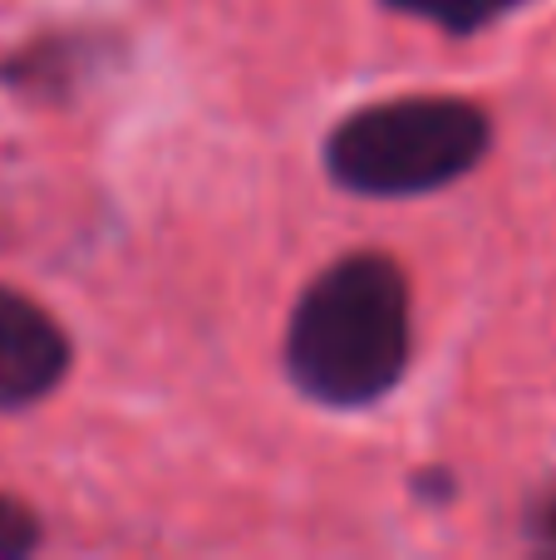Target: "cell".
<instances>
[{"instance_id":"3","label":"cell","mask_w":556,"mask_h":560,"mask_svg":"<svg viewBox=\"0 0 556 560\" xmlns=\"http://www.w3.org/2000/svg\"><path fill=\"white\" fill-rule=\"evenodd\" d=\"M69 374V339L30 295L0 285V413L55 394Z\"/></svg>"},{"instance_id":"4","label":"cell","mask_w":556,"mask_h":560,"mask_svg":"<svg viewBox=\"0 0 556 560\" xmlns=\"http://www.w3.org/2000/svg\"><path fill=\"white\" fill-rule=\"evenodd\" d=\"M384 5L399 10V15L429 20V25H439V30H453V35H468V30H483V25H493V20L522 10L528 0H384Z\"/></svg>"},{"instance_id":"1","label":"cell","mask_w":556,"mask_h":560,"mask_svg":"<svg viewBox=\"0 0 556 560\" xmlns=\"http://www.w3.org/2000/svg\"><path fill=\"white\" fill-rule=\"evenodd\" d=\"M409 369V285L380 252H355L305 285L286 329V374L325 408H370Z\"/></svg>"},{"instance_id":"2","label":"cell","mask_w":556,"mask_h":560,"mask_svg":"<svg viewBox=\"0 0 556 560\" xmlns=\"http://www.w3.org/2000/svg\"><path fill=\"white\" fill-rule=\"evenodd\" d=\"M488 114L468 98L414 94L340 118L325 143V167L345 192L419 197L468 177L488 153Z\"/></svg>"},{"instance_id":"6","label":"cell","mask_w":556,"mask_h":560,"mask_svg":"<svg viewBox=\"0 0 556 560\" xmlns=\"http://www.w3.org/2000/svg\"><path fill=\"white\" fill-rule=\"evenodd\" d=\"M528 526H532V536L537 541H547V546H556V487L547 497H542L537 506H532V516H528Z\"/></svg>"},{"instance_id":"5","label":"cell","mask_w":556,"mask_h":560,"mask_svg":"<svg viewBox=\"0 0 556 560\" xmlns=\"http://www.w3.org/2000/svg\"><path fill=\"white\" fill-rule=\"evenodd\" d=\"M39 546V522L25 502L0 492V560H15V556H30Z\"/></svg>"}]
</instances>
